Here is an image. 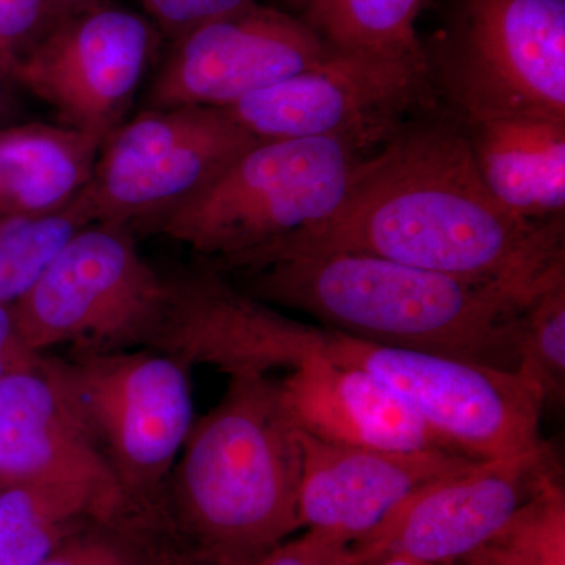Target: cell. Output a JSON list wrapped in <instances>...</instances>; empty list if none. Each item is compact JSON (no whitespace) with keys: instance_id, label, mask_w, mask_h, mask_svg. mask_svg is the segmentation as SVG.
<instances>
[{"instance_id":"cell-14","label":"cell","mask_w":565,"mask_h":565,"mask_svg":"<svg viewBox=\"0 0 565 565\" xmlns=\"http://www.w3.org/2000/svg\"><path fill=\"white\" fill-rule=\"evenodd\" d=\"M172 297L156 351L189 366L207 364L222 373L273 374L296 370L322 352L326 329L282 316L248 296L225 274L210 269L170 277Z\"/></svg>"},{"instance_id":"cell-15","label":"cell","mask_w":565,"mask_h":565,"mask_svg":"<svg viewBox=\"0 0 565 565\" xmlns=\"http://www.w3.org/2000/svg\"><path fill=\"white\" fill-rule=\"evenodd\" d=\"M299 523L355 542L416 487L470 462L444 449L384 451L329 444L300 433Z\"/></svg>"},{"instance_id":"cell-7","label":"cell","mask_w":565,"mask_h":565,"mask_svg":"<svg viewBox=\"0 0 565 565\" xmlns=\"http://www.w3.org/2000/svg\"><path fill=\"white\" fill-rule=\"evenodd\" d=\"M322 352L381 379L455 455L511 459L546 445L539 434L544 405L511 371L370 343L330 329Z\"/></svg>"},{"instance_id":"cell-10","label":"cell","mask_w":565,"mask_h":565,"mask_svg":"<svg viewBox=\"0 0 565 565\" xmlns=\"http://www.w3.org/2000/svg\"><path fill=\"white\" fill-rule=\"evenodd\" d=\"M158 43L150 21L98 0L58 21L11 76L50 104L61 125L104 145L125 122Z\"/></svg>"},{"instance_id":"cell-30","label":"cell","mask_w":565,"mask_h":565,"mask_svg":"<svg viewBox=\"0 0 565 565\" xmlns=\"http://www.w3.org/2000/svg\"><path fill=\"white\" fill-rule=\"evenodd\" d=\"M18 84L11 76L9 65L0 57V126L11 125L18 114Z\"/></svg>"},{"instance_id":"cell-27","label":"cell","mask_w":565,"mask_h":565,"mask_svg":"<svg viewBox=\"0 0 565 565\" xmlns=\"http://www.w3.org/2000/svg\"><path fill=\"white\" fill-rule=\"evenodd\" d=\"M156 28L174 41L184 33L226 14L245 9L255 0H140Z\"/></svg>"},{"instance_id":"cell-26","label":"cell","mask_w":565,"mask_h":565,"mask_svg":"<svg viewBox=\"0 0 565 565\" xmlns=\"http://www.w3.org/2000/svg\"><path fill=\"white\" fill-rule=\"evenodd\" d=\"M55 24L47 0H0V57L10 73Z\"/></svg>"},{"instance_id":"cell-23","label":"cell","mask_w":565,"mask_h":565,"mask_svg":"<svg viewBox=\"0 0 565 565\" xmlns=\"http://www.w3.org/2000/svg\"><path fill=\"white\" fill-rule=\"evenodd\" d=\"M181 552L159 516L131 512L93 520L40 565H169Z\"/></svg>"},{"instance_id":"cell-33","label":"cell","mask_w":565,"mask_h":565,"mask_svg":"<svg viewBox=\"0 0 565 565\" xmlns=\"http://www.w3.org/2000/svg\"><path fill=\"white\" fill-rule=\"evenodd\" d=\"M456 565H505L500 563V561L494 559V557L490 556L486 550H478L473 555L465 557V559L459 561Z\"/></svg>"},{"instance_id":"cell-6","label":"cell","mask_w":565,"mask_h":565,"mask_svg":"<svg viewBox=\"0 0 565 565\" xmlns=\"http://www.w3.org/2000/svg\"><path fill=\"white\" fill-rule=\"evenodd\" d=\"M170 297V277L141 256L129 226L92 223L13 311L32 351H131L154 349Z\"/></svg>"},{"instance_id":"cell-1","label":"cell","mask_w":565,"mask_h":565,"mask_svg":"<svg viewBox=\"0 0 565 565\" xmlns=\"http://www.w3.org/2000/svg\"><path fill=\"white\" fill-rule=\"evenodd\" d=\"M333 253L467 278L500 280L564 264V221L527 222L486 188L462 126H399L353 170L344 199L321 222L210 264L217 273Z\"/></svg>"},{"instance_id":"cell-4","label":"cell","mask_w":565,"mask_h":565,"mask_svg":"<svg viewBox=\"0 0 565 565\" xmlns=\"http://www.w3.org/2000/svg\"><path fill=\"white\" fill-rule=\"evenodd\" d=\"M47 356L125 500L163 519L167 482L195 423L191 366L156 349Z\"/></svg>"},{"instance_id":"cell-18","label":"cell","mask_w":565,"mask_h":565,"mask_svg":"<svg viewBox=\"0 0 565 565\" xmlns=\"http://www.w3.org/2000/svg\"><path fill=\"white\" fill-rule=\"evenodd\" d=\"M459 125L501 206L527 222L564 221L565 118L514 114Z\"/></svg>"},{"instance_id":"cell-31","label":"cell","mask_w":565,"mask_h":565,"mask_svg":"<svg viewBox=\"0 0 565 565\" xmlns=\"http://www.w3.org/2000/svg\"><path fill=\"white\" fill-rule=\"evenodd\" d=\"M47 2H50L52 13L58 22L71 17V14L79 13V11L87 9L98 0H47Z\"/></svg>"},{"instance_id":"cell-19","label":"cell","mask_w":565,"mask_h":565,"mask_svg":"<svg viewBox=\"0 0 565 565\" xmlns=\"http://www.w3.org/2000/svg\"><path fill=\"white\" fill-rule=\"evenodd\" d=\"M103 141L47 122L0 126V217L68 206L90 181Z\"/></svg>"},{"instance_id":"cell-22","label":"cell","mask_w":565,"mask_h":565,"mask_svg":"<svg viewBox=\"0 0 565 565\" xmlns=\"http://www.w3.org/2000/svg\"><path fill=\"white\" fill-rule=\"evenodd\" d=\"M95 223L82 193L61 211L0 217V305H14L85 226Z\"/></svg>"},{"instance_id":"cell-17","label":"cell","mask_w":565,"mask_h":565,"mask_svg":"<svg viewBox=\"0 0 565 565\" xmlns=\"http://www.w3.org/2000/svg\"><path fill=\"white\" fill-rule=\"evenodd\" d=\"M20 481L85 482L131 508L52 375L47 353L43 366L0 382V486Z\"/></svg>"},{"instance_id":"cell-21","label":"cell","mask_w":565,"mask_h":565,"mask_svg":"<svg viewBox=\"0 0 565 565\" xmlns=\"http://www.w3.org/2000/svg\"><path fill=\"white\" fill-rule=\"evenodd\" d=\"M424 0H292L300 20L340 51L401 58L427 68L415 22Z\"/></svg>"},{"instance_id":"cell-16","label":"cell","mask_w":565,"mask_h":565,"mask_svg":"<svg viewBox=\"0 0 565 565\" xmlns=\"http://www.w3.org/2000/svg\"><path fill=\"white\" fill-rule=\"evenodd\" d=\"M280 390L297 429L319 440L384 451H449L381 379L323 352L308 356L281 379Z\"/></svg>"},{"instance_id":"cell-2","label":"cell","mask_w":565,"mask_h":565,"mask_svg":"<svg viewBox=\"0 0 565 565\" xmlns=\"http://www.w3.org/2000/svg\"><path fill=\"white\" fill-rule=\"evenodd\" d=\"M230 274L239 275L236 286L248 296L303 311L334 332L514 373L516 319L565 274V263L544 274L479 281L333 253Z\"/></svg>"},{"instance_id":"cell-32","label":"cell","mask_w":565,"mask_h":565,"mask_svg":"<svg viewBox=\"0 0 565 565\" xmlns=\"http://www.w3.org/2000/svg\"><path fill=\"white\" fill-rule=\"evenodd\" d=\"M362 565H456V564H434L426 563V561L415 559V557L403 555H388L377 557V559L370 561Z\"/></svg>"},{"instance_id":"cell-34","label":"cell","mask_w":565,"mask_h":565,"mask_svg":"<svg viewBox=\"0 0 565 565\" xmlns=\"http://www.w3.org/2000/svg\"><path fill=\"white\" fill-rule=\"evenodd\" d=\"M169 565H222L217 563H211V561L202 559L191 555V553L181 552L173 557L172 563Z\"/></svg>"},{"instance_id":"cell-3","label":"cell","mask_w":565,"mask_h":565,"mask_svg":"<svg viewBox=\"0 0 565 565\" xmlns=\"http://www.w3.org/2000/svg\"><path fill=\"white\" fill-rule=\"evenodd\" d=\"M302 440L270 374L232 375L193 423L163 493L162 514L182 552L253 565L299 523Z\"/></svg>"},{"instance_id":"cell-5","label":"cell","mask_w":565,"mask_h":565,"mask_svg":"<svg viewBox=\"0 0 565 565\" xmlns=\"http://www.w3.org/2000/svg\"><path fill=\"white\" fill-rule=\"evenodd\" d=\"M367 148L349 137L259 141L151 228L206 264L225 262L332 214Z\"/></svg>"},{"instance_id":"cell-24","label":"cell","mask_w":565,"mask_h":565,"mask_svg":"<svg viewBox=\"0 0 565 565\" xmlns=\"http://www.w3.org/2000/svg\"><path fill=\"white\" fill-rule=\"evenodd\" d=\"M514 374L542 405L565 394V274L550 281L523 308L515 327Z\"/></svg>"},{"instance_id":"cell-29","label":"cell","mask_w":565,"mask_h":565,"mask_svg":"<svg viewBox=\"0 0 565 565\" xmlns=\"http://www.w3.org/2000/svg\"><path fill=\"white\" fill-rule=\"evenodd\" d=\"M46 353L32 351L22 340L13 305H0V382L11 374L43 366Z\"/></svg>"},{"instance_id":"cell-28","label":"cell","mask_w":565,"mask_h":565,"mask_svg":"<svg viewBox=\"0 0 565 565\" xmlns=\"http://www.w3.org/2000/svg\"><path fill=\"white\" fill-rule=\"evenodd\" d=\"M351 544L340 535L307 530L294 541L282 542L253 565H323L341 545Z\"/></svg>"},{"instance_id":"cell-13","label":"cell","mask_w":565,"mask_h":565,"mask_svg":"<svg viewBox=\"0 0 565 565\" xmlns=\"http://www.w3.org/2000/svg\"><path fill=\"white\" fill-rule=\"evenodd\" d=\"M333 50L300 18L253 2L174 40L148 103L228 109L313 68Z\"/></svg>"},{"instance_id":"cell-25","label":"cell","mask_w":565,"mask_h":565,"mask_svg":"<svg viewBox=\"0 0 565 565\" xmlns=\"http://www.w3.org/2000/svg\"><path fill=\"white\" fill-rule=\"evenodd\" d=\"M546 479L482 550L505 565H565V492Z\"/></svg>"},{"instance_id":"cell-20","label":"cell","mask_w":565,"mask_h":565,"mask_svg":"<svg viewBox=\"0 0 565 565\" xmlns=\"http://www.w3.org/2000/svg\"><path fill=\"white\" fill-rule=\"evenodd\" d=\"M129 512L136 511L85 482L0 486V565H40L93 520Z\"/></svg>"},{"instance_id":"cell-9","label":"cell","mask_w":565,"mask_h":565,"mask_svg":"<svg viewBox=\"0 0 565 565\" xmlns=\"http://www.w3.org/2000/svg\"><path fill=\"white\" fill-rule=\"evenodd\" d=\"M438 79L459 122L565 118V0H463Z\"/></svg>"},{"instance_id":"cell-12","label":"cell","mask_w":565,"mask_h":565,"mask_svg":"<svg viewBox=\"0 0 565 565\" xmlns=\"http://www.w3.org/2000/svg\"><path fill=\"white\" fill-rule=\"evenodd\" d=\"M427 68L367 52L333 50L321 63L248 96L228 114L262 141L349 137L375 147L419 98Z\"/></svg>"},{"instance_id":"cell-8","label":"cell","mask_w":565,"mask_h":565,"mask_svg":"<svg viewBox=\"0 0 565 565\" xmlns=\"http://www.w3.org/2000/svg\"><path fill=\"white\" fill-rule=\"evenodd\" d=\"M259 141L226 109L145 110L104 141L81 193L95 223L152 225L210 188Z\"/></svg>"},{"instance_id":"cell-11","label":"cell","mask_w":565,"mask_h":565,"mask_svg":"<svg viewBox=\"0 0 565 565\" xmlns=\"http://www.w3.org/2000/svg\"><path fill=\"white\" fill-rule=\"evenodd\" d=\"M559 475L548 445L500 460H470L416 487L385 519L352 542L356 565L403 555L457 564L489 544L546 479Z\"/></svg>"}]
</instances>
